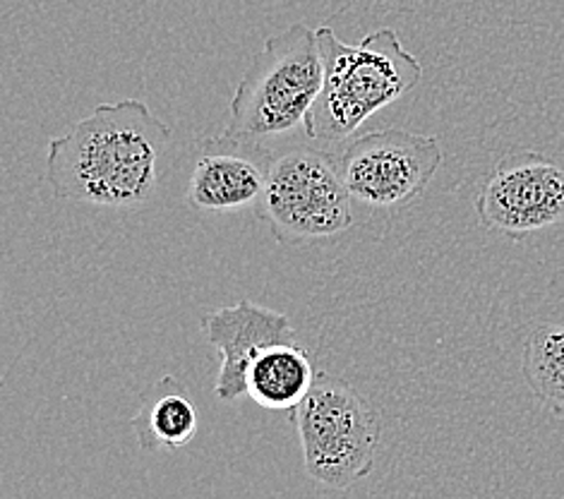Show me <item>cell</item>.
<instances>
[{"label": "cell", "mask_w": 564, "mask_h": 499, "mask_svg": "<svg viewBox=\"0 0 564 499\" xmlns=\"http://www.w3.org/2000/svg\"><path fill=\"white\" fill-rule=\"evenodd\" d=\"M521 375L543 406L564 417V325H539L523 344Z\"/></svg>", "instance_id": "7c38bea8"}, {"label": "cell", "mask_w": 564, "mask_h": 499, "mask_svg": "<svg viewBox=\"0 0 564 499\" xmlns=\"http://www.w3.org/2000/svg\"><path fill=\"white\" fill-rule=\"evenodd\" d=\"M199 332L221 356L214 394L224 403L248 397V368L262 350L279 344H299L289 315L248 299L205 313Z\"/></svg>", "instance_id": "ba28073f"}, {"label": "cell", "mask_w": 564, "mask_h": 499, "mask_svg": "<svg viewBox=\"0 0 564 499\" xmlns=\"http://www.w3.org/2000/svg\"><path fill=\"white\" fill-rule=\"evenodd\" d=\"M274 150L240 144L224 132L199 144L185 202L197 211L231 214L254 209L262 197Z\"/></svg>", "instance_id": "9c48e42d"}, {"label": "cell", "mask_w": 564, "mask_h": 499, "mask_svg": "<svg viewBox=\"0 0 564 499\" xmlns=\"http://www.w3.org/2000/svg\"><path fill=\"white\" fill-rule=\"evenodd\" d=\"M307 350L299 344H279L262 350L248 368V397L262 409L293 413L315 384Z\"/></svg>", "instance_id": "30bf717a"}, {"label": "cell", "mask_w": 564, "mask_h": 499, "mask_svg": "<svg viewBox=\"0 0 564 499\" xmlns=\"http://www.w3.org/2000/svg\"><path fill=\"white\" fill-rule=\"evenodd\" d=\"M291 421L307 476L319 485L348 490L372 474L382 442L380 413L341 377L317 375Z\"/></svg>", "instance_id": "5b68a950"}, {"label": "cell", "mask_w": 564, "mask_h": 499, "mask_svg": "<svg viewBox=\"0 0 564 499\" xmlns=\"http://www.w3.org/2000/svg\"><path fill=\"white\" fill-rule=\"evenodd\" d=\"M130 425L142 452H173L195 440L199 423L195 403L183 394L176 377H164L144 397Z\"/></svg>", "instance_id": "8fae6325"}, {"label": "cell", "mask_w": 564, "mask_h": 499, "mask_svg": "<svg viewBox=\"0 0 564 499\" xmlns=\"http://www.w3.org/2000/svg\"><path fill=\"white\" fill-rule=\"evenodd\" d=\"M480 226L521 240L564 221V164L533 150L502 156L476 195Z\"/></svg>", "instance_id": "52a82bcc"}, {"label": "cell", "mask_w": 564, "mask_h": 499, "mask_svg": "<svg viewBox=\"0 0 564 499\" xmlns=\"http://www.w3.org/2000/svg\"><path fill=\"white\" fill-rule=\"evenodd\" d=\"M325 83L305 120V138L322 147L351 138L375 113L421 83L423 63L399 42L392 26L344 44L329 26L317 30Z\"/></svg>", "instance_id": "7a4b0ae2"}, {"label": "cell", "mask_w": 564, "mask_h": 499, "mask_svg": "<svg viewBox=\"0 0 564 499\" xmlns=\"http://www.w3.org/2000/svg\"><path fill=\"white\" fill-rule=\"evenodd\" d=\"M171 126L140 99L101 104L48 142L44 183L53 195L128 209L150 199Z\"/></svg>", "instance_id": "6da1fadb"}, {"label": "cell", "mask_w": 564, "mask_h": 499, "mask_svg": "<svg viewBox=\"0 0 564 499\" xmlns=\"http://www.w3.org/2000/svg\"><path fill=\"white\" fill-rule=\"evenodd\" d=\"M445 154L435 134L399 128L358 134L339 156L348 195L378 211H399L419 202Z\"/></svg>", "instance_id": "8992f818"}, {"label": "cell", "mask_w": 564, "mask_h": 499, "mask_svg": "<svg viewBox=\"0 0 564 499\" xmlns=\"http://www.w3.org/2000/svg\"><path fill=\"white\" fill-rule=\"evenodd\" d=\"M339 159L313 140H291L274 150L258 219L281 246H305L344 236L354 226Z\"/></svg>", "instance_id": "277c9868"}, {"label": "cell", "mask_w": 564, "mask_h": 499, "mask_svg": "<svg viewBox=\"0 0 564 499\" xmlns=\"http://www.w3.org/2000/svg\"><path fill=\"white\" fill-rule=\"evenodd\" d=\"M325 83L317 30L295 22L254 53L228 106L226 138L276 150L303 128Z\"/></svg>", "instance_id": "3957f363"}]
</instances>
